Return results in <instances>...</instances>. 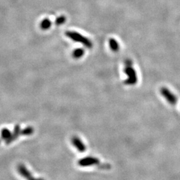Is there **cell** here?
<instances>
[{"label": "cell", "mask_w": 180, "mask_h": 180, "mask_svg": "<svg viewBox=\"0 0 180 180\" xmlns=\"http://www.w3.org/2000/svg\"><path fill=\"white\" fill-rule=\"evenodd\" d=\"M18 171L19 173L21 174V176H22L27 180H44L41 179H34V177H33V176H32V175L29 173V171L27 170L24 165H19L18 166Z\"/></svg>", "instance_id": "6"}, {"label": "cell", "mask_w": 180, "mask_h": 180, "mask_svg": "<svg viewBox=\"0 0 180 180\" xmlns=\"http://www.w3.org/2000/svg\"><path fill=\"white\" fill-rule=\"evenodd\" d=\"M11 136V133L7 129H4L1 131V138L4 139H9Z\"/></svg>", "instance_id": "10"}, {"label": "cell", "mask_w": 180, "mask_h": 180, "mask_svg": "<svg viewBox=\"0 0 180 180\" xmlns=\"http://www.w3.org/2000/svg\"><path fill=\"white\" fill-rule=\"evenodd\" d=\"M125 67L124 69V73L128 76L127 80H125L124 83L128 85H135L138 82V76L134 68L131 66L132 62L130 60H127L125 61Z\"/></svg>", "instance_id": "1"}, {"label": "cell", "mask_w": 180, "mask_h": 180, "mask_svg": "<svg viewBox=\"0 0 180 180\" xmlns=\"http://www.w3.org/2000/svg\"><path fill=\"white\" fill-rule=\"evenodd\" d=\"M100 163L99 159L95 157L92 156H87L85 157V158L80 159L78 161L77 164L81 167H89V166H96Z\"/></svg>", "instance_id": "3"}, {"label": "cell", "mask_w": 180, "mask_h": 180, "mask_svg": "<svg viewBox=\"0 0 180 180\" xmlns=\"http://www.w3.org/2000/svg\"><path fill=\"white\" fill-rule=\"evenodd\" d=\"M33 132H34V129L32 128H27L22 131L21 133L23 134V135L27 136V135H30V134H32Z\"/></svg>", "instance_id": "11"}, {"label": "cell", "mask_w": 180, "mask_h": 180, "mask_svg": "<svg viewBox=\"0 0 180 180\" xmlns=\"http://www.w3.org/2000/svg\"><path fill=\"white\" fill-rule=\"evenodd\" d=\"M109 44H110V47L111 51H113L114 52H118L120 46H119L118 42L115 39L111 38L110 41H109Z\"/></svg>", "instance_id": "7"}, {"label": "cell", "mask_w": 180, "mask_h": 180, "mask_svg": "<svg viewBox=\"0 0 180 180\" xmlns=\"http://www.w3.org/2000/svg\"><path fill=\"white\" fill-rule=\"evenodd\" d=\"M84 53L85 51L82 48H77V49H75L73 52V57L75 58V59H79L84 55Z\"/></svg>", "instance_id": "8"}, {"label": "cell", "mask_w": 180, "mask_h": 180, "mask_svg": "<svg viewBox=\"0 0 180 180\" xmlns=\"http://www.w3.org/2000/svg\"><path fill=\"white\" fill-rule=\"evenodd\" d=\"M65 35L72 39L73 41L79 42L87 48H92L93 46L92 41H90L87 37L83 36L82 34L76 32H67Z\"/></svg>", "instance_id": "2"}, {"label": "cell", "mask_w": 180, "mask_h": 180, "mask_svg": "<svg viewBox=\"0 0 180 180\" xmlns=\"http://www.w3.org/2000/svg\"><path fill=\"white\" fill-rule=\"evenodd\" d=\"M51 25H52V23H51L50 20L48 19H45L42 22L40 26H41V28L42 29L45 30L49 29L51 26Z\"/></svg>", "instance_id": "9"}, {"label": "cell", "mask_w": 180, "mask_h": 180, "mask_svg": "<svg viewBox=\"0 0 180 180\" xmlns=\"http://www.w3.org/2000/svg\"><path fill=\"white\" fill-rule=\"evenodd\" d=\"M161 95L171 105H175L177 103V98L173 93L170 92L168 88L162 87L160 90Z\"/></svg>", "instance_id": "4"}, {"label": "cell", "mask_w": 180, "mask_h": 180, "mask_svg": "<svg viewBox=\"0 0 180 180\" xmlns=\"http://www.w3.org/2000/svg\"><path fill=\"white\" fill-rule=\"evenodd\" d=\"M65 17L62 16V17H58V18L56 19V21H55V24H56V25H62L65 22Z\"/></svg>", "instance_id": "12"}, {"label": "cell", "mask_w": 180, "mask_h": 180, "mask_svg": "<svg viewBox=\"0 0 180 180\" xmlns=\"http://www.w3.org/2000/svg\"><path fill=\"white\" fill-rule=\"evenodd\" d=\"M72 142L73 143V146L77 149L78 151L81 152V153H83V152L85 151L86 149H87L85 144L83 143V141L81 140V139L78 138V137L76 136L73 137L72 139Z\"/></svg>", "instance_id": "5"}]
</instances>
